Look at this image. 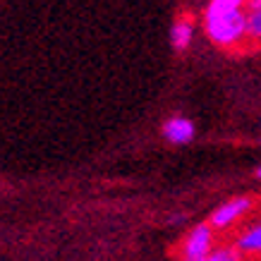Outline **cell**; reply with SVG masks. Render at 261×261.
Returning a JSON list of instances; mask_svg holds the SVG:
<instances>
[{
  "label": "cell",
  "instance_id": "6da1fadb",
  "mask_svg": "<svg viewBox=\"0 0 261 261\" xmlns=\"http://www.w3.org/2000/svg\"><path fill=\"white\" fill-rule=\"evenodd\" d=\"M204 27L208 39L218 46H235L238 41L249 36V12L238 10L228 15L218 17H204Z\"/></svg>",
  "mask_w": 261,
  "mask_h": 261
},
{
  "label": "cell",
  "instance_id": "7a4b0ae2",
  "mask_svg": "<svg viewBox=\"0 0 261 261\" xmlns=\"http://www.w3.org/2000/svg\"><path fill=\"white\" fill-rule=\"evenodd\" d=\"M214 228L208 223H201L197 228H192L182 245V261H204L208 254L214 252Z\"/></svg>",
  "mask_w": 261,
  "mask_h": 261
},
{
  "label": "cell",
  "instance_id": "3957f363",
  "mask_svg": "<svg viewBox=\"0 0 261 261\" xmlns=\"http://www.w3.org/2000/svg\"><path fill=\"white\" fill-rule=\"evenodd\" d=\"M249 206H252V199H247V197L230 199V201L221 204L214 211V214H211V221H208V225H211V228H218V230L230 228V225L238 221V218H242V216L249 211Z\"/></svg>",
  "mask_w": 261,
  "mask_h": 261
},
{
  "label": "cell",
  "instance_id": "277c9868",
  "mask_svg": "<svg viewBox=\"0 0 261 261\" xmlns=\"http://www.w3.org/2000/svg\"><path fill=\"white\" fill-rule=\"evenodd\" d=\"M194 132H197V129H194V122L187 118H182V115L163 122V137L173 144H190L192 139H194Z\"/></svg>",
  "mask_w": 261,
  "mask_h": 261
},
{
  "label": "cell",
  "instance_id": "5b68a950",
  "mask_svg": "<svg viewBox=\"0 0 261 261\" xmlns=\"http://www.w3.org/2000/svg\"><path fill=\"white\" fill-rule=\"evenodd\" d=\"M194 39V22H192V17H177L173 24V29H170V43H173L175 50H187Z\"/></svg>",
  "mask_w": 261,
  "mask_h": 261
},
{
  "label": "cell",
  "instance_id": "8992f818",
  "mask_svg": "<svg viewBox=\"0 0 261 261\" xmlns=\"http://www.w3.org/2000/svg\"><path fill=\"white\" fill-rule=\"evenodd\" d=\"M238 249L240 252H249V254H261V223L240 235Z\"/></svg>",
  "mask_w": 261,
  "mask_h": 261
},
{
  "label": "cell",
  "instance_id": "52a82bcc",
  "mask_svg": "<svg viewBox=\"0 0 261 261\" xmlns=\"http://www.w3.org/2000/svg\"><path fill=\"white\" fill-rule=\"evenodd\" d=\"M245 3H249V0H211L204 17H218V15H228V12H238V10H242Z\"/></svg>",
  "mask_w": 261,
  "mask_h": 261
},
{
  "label": "cell",
  "instance_id": "ba28073f",
  "mask_svg": "<svg viewBox=\"0 0 261 261\" xmlns=\"http://www.w3.org/2000/svg\"><path fill=\"white\" fill-rule=\"evenodd\" d=\"M204 261H240V254L235 249H214Z\"/></svg>",
  "mask_w": 261,
  "mask_h": 261
},
{
  "label": "cell",
  "instance_id": "9c48e42d",
  "mask_svg": "<svg viewBox=\"0 0 261 261\" xmlns=\"http://www.w3.org/2000/svg\"><path fill=\"white\" fill-rule=\"evenodd\" d=\"M256 177H259V180H261V166L256 168Z\"/></svg>",
  "mask_w": 261,
  "mask_h": 261
}]
</instances>
